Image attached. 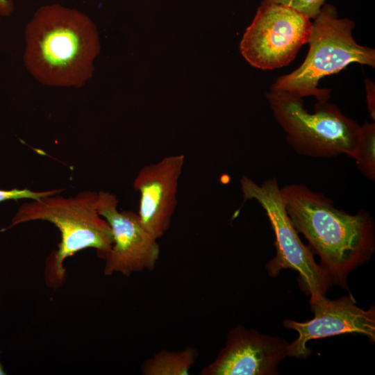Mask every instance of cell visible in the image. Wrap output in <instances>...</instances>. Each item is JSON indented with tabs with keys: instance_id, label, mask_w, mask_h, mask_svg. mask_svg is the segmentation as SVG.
Segmentation results:
<instances>
[{
	"instance_id": "7a4b0ae2",
	"label": "cell",
	"mask_w": 375,
	"mask_h": 375,
	"mask_svg": "<svg viewBox=\"0 0 375 375\" xmlns=\"http://www.w3.org/2000/svg\"><path fill=\"white\" fill-rule=\"evenodd\" d=\"M24 62L47 86L82 88L100 51L97 26L83 12L59 3L39 8L26 24Z\"/></svg>"
},
{
	"instance_id": "8992f818",
	"label": "cell",
	"mask_w": 375,
	"mask_h": 375,
	"mask_svg": "<svg viewBox=\"0 0 375 375\" xmlns=\"http://www.w3.org/2000/svg\"><path fill=\"white\" fill-rule=\"evenodd\" d=\"M240 185L244 201L255 200L264 209L275 236L276 253L266 266L269 274L276 276L285 269L297 271L310 300L325 295L331 281L301 240L286 212L277 179L273 177L259 185L242 176Z\"/></svg>"
},
{
	"instance_id": "ba28073f",
	"label": "cell",
	"mask_w": 375,
	"mask_h": 375,
	"mask_svg": "<svg viewBox=\"0 0 375 375\" xmlns=\"http://www.w3.org/2000/svg\"><path fill=\"white\" fill-rule=\"evenodd\" d=\"M98 192V212L109 224L113 236L112 247L104 258L103 274L129 276L153 270L160 253L158 240L143 226L138 213L118 210V199L114 194Z\"/></svg>"
},
{
	"instance_id": "5bb4252c",
	"label": "cell",
	"mask_w": 375,
	"mask_h": 375,
	"mask_svg": "<svg viewBox=\"0 0 375 375\" xmlns=\"http://www.w3.org/2000/svg\"><path fill=\"white\" fill-rule=\"evenodd\" d=\"M326 0H262V3H280L290 7L303 14L310 19H315L320 12Z\"/></svg>"
},
{
	"instance_id": "2e32d148",
	"label": "cell",
	"mask_w": 375,
	"mask_h": 375,
	"mask_svg": "<svg viewBox=\"0 0 375 375\" xmlns=\"http://www.w3.org/2000/svg\"><path fill=\"white\" fill-rule=\"evenodd\" d=\"M366 83V93H367V108L369 112L371 118L374 120L375 119V95H374V85L370 80L365 81Z\"/></svg>"
},
{
	"instance_id": "4fadbf2b",
	"label": "cell",
	"mask_w": 375,
	"mask_h": 375,
	"mask_svg": "<svg viewBox=\"0 0 375 375\" xmlns=\"http://www.w3.org/2000/svg\"><path fill=\"white\" fill-rule=\"evenodd\" d=\"M353 158L361 174L370 181L375 179V124L361 126L358 146Z\"/></svg>"
},
{
	"instance_id": "9a60e30c",
	"label": "cell",
	"mask_w": 375,
	"mask_h": 375,
	"mask_svg": "<svg viewBox=\"0 0 375 375\" xmlns=\"http://www.w3.org/2000/svg\"><path fill=\"white\" fill-rule=\"evenodd\" d=\"M64 190L61 189H53L44 191H33L28 188L12 190H0V203L6 200H18L29 199L31 200L38 199L40 197L60 194Z\"/></svg>"
},
{
	"instance_id": "9c48e42d",
	"label": "cell",
	"mask_w": 375,
	"mask_h": 375,
	"mask_svg": "<svg viewBox=\"0 0 375 375\" xmlns=\"http://www.w3.org/2000/svg\"><path fill=\"white\" fill-rule=\"evenodd\" d=\"M314 317L304 322L285 320L283 326L296 331L297 338L288 346V356L306 358L311 353L310 340L342 334H360L375 340V308L363 310L350 294L331 300L320 296L310 300Z\"/></svg>"
},
{
	"instance_id": "6da1fadb",
	"label": "cell",
	"mask_w": 375,
	"mask_h": 375,
	"mask_svg": "<svg viewBox=\"0 0 375 375\" xmlns=\"http://www.w3.org/2000/svg\"><path fill=\"white\" fill-rule=\"evenodd\" d=\"M281 192L294 228L317 254L331 283L347 289L348 274L374 251L372 216L364 210L354 215L339 210L329 198L303 184L286 185Z\"/></svg>"
},
{
	"instance_id": "277c9868",
	"label": "cell",
	"mask_w": 375,
	"mask_h": 375,
	"mask_svg": "<svg viewBox=\"0 0 375 375\" xmlns=\"http://www.w3.org/2000/svg\"><path fill=\"white\" fill-rule=\"evenodd\" d=\"M99 192L83 191L76 195L64 197L48 195L22 204L10 225L3 232L18 224L33 221H46L55 225L60 233L58 249L51 256L56 283L65 278V260L78 251L95 249L105 258L110 251L113 236L108 222L97 210Z\"/></svg>"
},
{
	"instance_id": "e0dca14e",
	"label": "cell",
	"mask_w": 375,
	"mask_h": 375,
	"mask_svg": "<svg viewBox=\"0 0 375 375\" xmlns=\"http://www.w3.org/2000/svg\"><path fill=\"white\" fill-rule=\"evenodd\" d=\"M13 10L12 0H0V14L4 16L9 15Z\"/></svg>"
},
{
	"instance_id": "30bf717a",
	"label": "cell",
	"mask_w": 375,
	"mask_h": 375,
	"mask_svg": "<svg viewBox=\"0 0 375 375\" xmlns=\"http://www.w3.org/2000/svg\"><path fill=\"white\" fill-rule=\"evenodd\" d=\"M289 343L278 337L238 325L227 334L225 345L201 375H274L288 356Z\"/></svg>"
},
{
	"instance_id": "8fae6325",
	"label": "cell",
	"mask_w": 375,
	"mask_h": 375,
	"mask_svg": "<svg viewBox=\"0 0 375 375\" xmlns=\"http://www.w3.org/2000/svg\"><path fill=\"white\" fill-rule=\"evenodd\" d=\"M184 163V154L165 156L141 168L133 181V188L140 193V220L157 240L170 228Z\"/></svg>"
},
{
	"instance_id": "3957f363",
	"label": "cell",
	"mask_w": 375,
	"mask_h": 375,
	"mask_svg": "<svg viewBox=\"0 0 375 375\" xmlns=\"http://www.w3.org/2000/svg\"><path fill=\"white\" fill-rule=\"evenodd\" d=\"M354 26L351 19L338 18L334 6L324 3L312 22L310 48L304 61L292 72L278 78L270 90L299 98L313 96L317 101H326L331 90L318 88L321 78L353 62L374 67V49L354 40Z\"/></svg>"
},
{
	"instance_id": "7c38bea8",
	"label": "cell",
	"mask_w": 375,
	"mask_h": 375,
	"mask_svg": "<svg viewBox=\"0 0 375 375\" xmlns=\"http://www.w3.org/2000/svg\"><path fill=\"white\" fill-rule=\"evenodd\" d=\"M198 357V351L188 347L181 351L163 349L144 361V375H187Z\"/></svg>"
},
{
	"instance_id": "52a82bcc",
	"label": "cell",
	"mask_w": 375,
	"mask_h": 375,
	"mask_svg": "<svg viewBox=\"0 0 375 375\" xmlns=\"http://www.w3.org/2000/svg\"><path fill=\"white\" fill-rule=\"evenodd\" d=\"M311 19L287 6L261 3L240 44L244 59L262 70L288 65L308 43Z\"/></svg>"
},
{
	"instance_id": "ac0fdd59",
	"label": "cell",
	"mask_w": 375,
	"mask_h": 375,
	"mask_svg": "<svg viewBox=\"0 0 375 375\" xmlns=\"http://www.w3.org/2000/svg\"><path fill=\"white\" fill-rule=\"evenodd\" d=\"M1 354V351H0ZM6 373L5 372L2 364L0 362V375H5Z\"/></svg>"
},
{
	"instance_id": "5b68a950",
	"label": "cell",
	"mask_w": 375,
	"mask_h": 375,
	"mask_svg": "<svg viewBox=\"0 0 375 375\" xmlns=\"http://www.w3.org/2000/svg\"><path fill=\"white\" fill-rule=\"evenodd\" d=\"M265 96L288 144L297 153L313 158L344 154L353 158L361 126L334 104L317 101L314 112L310 113L302 98L272 90Z\"/></svg>"
}]
</instances>
